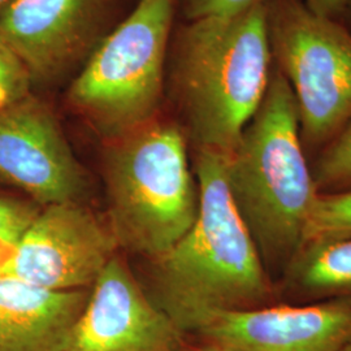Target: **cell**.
<instances>
[{
    "instance_id": "obj_16",
    "label": "cell",
    "mask_w": 351,
    "mask_h": 351,
    "mask_svg": "<svg viewBox=\"0 0 351 351\" xmlns=\"http://www.w3.org/2000/svg\"><path fill=\"white\" fill-rule=\"evenodd\" d=\"M33 88L25 65L0 37V111L33 94Z\"/></svg>"
},
{
    "instance_id": "obj_14",
    "label": "cell",
    "mask_w": 351,
    "mask_h": 351,
    "mask_svg": "<svg viewBox=\"0 0 351 351\" xmlns=\"http://www.w3.org/2000/svg\"><path fill=\"white\" fill-rule=\"evenodd\" d=\"M348 237H351V190L319 194L303 246Z\"/></svg>"
},
{
    "instance_id": "obj_4",
    "label": "cell",
    "mask_w": 351,
    "mask_h": 351,
    "mask_svg": "<svg viewBox=\"0 0 351 351\" xmlns=\"http://www.w3.org/2000/svg\"><path fill=\"white\" fill-rule=\"evenodd\" d=\"M107 142L108 226L119 246L156 262L188 233L199 213L188 139L181 126L155 119Z\"/></svg>"
},
{
    "instance_id": "obj_20",
    "label": "cell",
    "mask_w": 351,
    "mask_h": 351,
    "mask_svg": "<svg viewBox=\"0 0 351 351\" xmlns=\"http://www.w3.org/2000/svg\"><path fill=\"white\" fill-rule=\"evenodd\" d=\"M178 351H228L226 349H221L219 346H215V345H210V343H203L201 342L198 346H185L184 349Z\"/></svg>"
},
{
    "instance_id": "obj_24",
    "label": "cell",
    "mask_w": 351,
    "mask_h": 351,
    "mask_svg": "<svg viewBox=\"0 0 351 351\" xmlns=\"http://www.w3.org/2000/svg\"><path fill=\"white\" fill-rule=\"evenodd\" d=\"M345 351H351V346H349V348H348Z\"/></svg>"
},
{
    "instance_id": "obj_5",
    "label": "cell",
    "mask_w": 351,
    "mask_h": 351,
    "mask_svg": "<svg viewBox=\"0 0 351 351\" xmlns=\"http://www.w3.org/2000/svg\"><path fill=\"white\" fill-rule=\"evenodd\" d=\"M176 11L177 0H139L72 78L68 104L103 138L156 119Z\"/></svg>"
},
{
    "instance_id": "obj_7",
    "label": "cell",
    "mask_w": 351,
    "mask_h": 351,
    "mask_svg": "<svg viewBox=\"0 0 351 351\" xmlns=\"http://www.w3.org/2000/svg\"><path fill=\"white\" fill-rule=\"evenodd\" d=\"M119 247L110 226L80 202L42 207L4 259L3 274L38 288H93Z\"/></svg>"
},
{
    "instance_id": "obj_22",
    "label": "cell",
    "mask_w": 351,
    "mask_h": 351,
    "mask_svg": "<svg viewBox=\"0 0 351 351\" xmlns=\"http://www.w3.org/2000/svg\"><path fill=\"white\" fill-rule=\"evenodd\" d=\"M4 259H5V255L3 252H0V276L3 275V263H4Z\"/></svg>"
},
{
    "instance_id": "obj_6",
    "label": "cell",
    "mask_w": 351,
    "mask_h": 351,
    "mask_svg": "<svg viewBox=\"0 0 351 351\" xmlns=\"http://www.w3.org/2000/svg\"><path fill=\"white\" fill-rule=\"evenodd\" d=\"M274 65L293 93L307 156L351 121V32L303 0H264Z\"/></svg>"
},
{
    "instance_id": "obj_18",
    "label": "cell",
    "mask_w": 351,
    "mask_h": 351,
    "mask_svg": "<svg viewBox=\"0 0 351 351\" xmlns=\"http://www.w3.org/2000/svg\"><path fill=\"white\" fill-rule=\"evenodd\" d=\"M263 0H177L185 21L207 17H226L250 10Z\"/></svg>"
},
{
    "instance_id": "obj_2",
    "label": "cell",
    "mask_w": 351,
    "mask_h": 351,
    "mask_svg": "<svg viewBox=\"0 0 351 351\" xmlns=\"http://www.w3.org/2000/svg\"><path fill=\"white\" fill-rule=\"evenodd\" d=\"M272 71L264 0L233 16L185 21L178 27L165 85L194 151H234L263 101Z\"/></svg>"
},
{
    "instance_id": "obj_15",
    "label": "cell",
    "mask_w": 351,
    "mask_h": 351,
    "mask_svg": "<svg viewBox=\"0 0 351 351\" xmlns=\"http://www.w3.org/2000/svg\"><path fill=\"white\" fill-rule=\"evenodd\" d=\"M311 171L319 194L351 190V121L315 155Z\"/></svg>"
},
{
    "instance_id": "obj_10",
    "label": "cell",
    "mask_w": 351,
    "mask_h": 351,
    "mask_svg": "<svg viewBox=\"0 0 351 351\" xmlns=\"http://www.w3.org/2000/svg\"><path fill=\"white\" fill-rule=\"evenodd\" d=\"M190 336L228 351H345L351 297L208 316Z\"/></svg>"
},
{
    "instance_id": "obj_23",
    "label": "cell",
    "mask_w": 351,
    "mask_h": 351,
    "mask_svg": "<svg viewBox=\"0 0 351 351\" xmlns=\"http://www.w3.org/2000/svg\"><path fill=\"white\" fill-rule=\"evenodd\" d=\"M10 0H0V11L7 5V3H8Z\"/></svg>"
},
{
    "instance_id": "obj_17",
    "label": "cell",
    "mask_w": 351,
    "mask_h": 351,
    "mask_svg": "<svg viewBox=\"0 0 351 351\" xmlns=\"http://www.w3.org/2000/svg\"><path fill=\"white\" fill-rule=\"evenodd\" d=\"M38 211L33 203L0 197V252L8 255Z\"/></svg>"
},
{
    "instance_id": "obj_8",
    "label": "cell",
    "mask_w": 351,
    "mask_h": 351,
    "mask_svg": "<svg viewBox=\"0 0 351 351\" xmlns=\"http://www.w3.org/2000/svg\"><path fill=\"white\" fill-rule=\"evenodd\" d=\"M110 32V0H10L0 11V37L34 86L75 77Z\"/></svg>"
},
{
    "instance_id": "obj_3",
    "label": "cell",
    "mask_w": 351,
    "mask_h": 351,
    "mask_svg": "<svg viewBox=\"0 0 351 351\" xmlns=\"http://www.w3.org/2000/svg\"><path fill=\"white\" fill-rule=\"evenodd\" d=\"M226 182L277 284L304 245L319 191L293 93L275 65L263 101L228 156Z\"/></svg>"
},
{
    "instance_id": "obj_9",
    "label": "cell",
    "mask_w": 351,
    "mask_h": 351,
    "mask_svg": "<svg viewBox=\"0 0 351 351\" xmlns=\"http://www.w3.org/2000/svg\"><path fill=\"white\" fill-rule=\"evenodd\" d=\"M0 180L39 207L80 202L86 190L84 168L56 114L34 94L0 111Z\"/></svg>"
},
{
    "instance_id": "obj_13",
    "label": "cell",
    "mask_w": 351,
    "mask_h": 351,
    "mask_svg": "<svg viewBox=\"0 0 351 351\" xmlns=\"http://www.w3.org/2000/svg\"><path fill=\"white\" fill-rule=\"evenodd\" d=\"M277 289L281 303L351 297V237L303 246Z\"/></svg>"
},
{
    "instance_id": "obj_19",
    "label": "cell",
    "mask_w": 351,
    "mask_h": 351,
    "mask_svg": "<svg viewBox=\"0 0 351 351\" xmlns=\"http://www.w3.org/2000/svg\"><path fill=\"white\" fill-rule=\"evenodd\" d=\"M313 12L326 19L341 21L349 0H303Z\"/></svg>"
},
{
    "instance_id": "obj_1",
    "label": "cell",
    "mask_w": 351,
    "mask_h": 351,
    "mask_svg": "<svg viewBox=\"0 0 351 351\" xmlns=\"http://www.w3.org/2000/svg\"><path fill=\"white\" fill-rule=\"evenodd\" d=\"M228 156L194 151L199 213L188 233L155 262L152 301L186 336L211 315L281 303L277 284L230 197Z\"/></svg>"
},
{
    "instance_id": "obj_12",
    "label": "cell",
    "mask_w": 351,
    "mask_h": 351,
    "mask_svg": "<svg viewBox=\"0 0 351 351\" xmlns=\"http://www.w3.org/2000/svg\"><path fill=\"white\" fill-rule=\"evenodd\" d=\"M90 291L38 288L0 276V351H62Z\"/></svg>"
},
{
    "instance_id": "obj_21",
    "label": "cell",
    "mask_w": 351,
    "mask_h": 351,
    "mask_svg": "<svg viewBox=\"0 0 351 351\" xmlns=\"http://www.w3.org/2000/svg\"><path fill=\"white\" fill-rule=\"evenodd\" d=\"M341 23H342L343 25L346 26V27H348V29L351 32V0H349V3H348L346 11H345L343 16H342Z\"/></svg>"
},
{
    "instance_id": "obj_11",
    "label": "cell",
    "mask_w": 351,
    "mask_h": 351,
    "mask_svg": "<svg viewBox=\"0 0 351 351\" xmlns=\"http://www.w3.org/2000/svg\"><path fill=\"white\" fill-rule=\"evenodd\" d=\"M186 337L113 256L62 351H178Z\"/></svg>"
}]
</instances>
